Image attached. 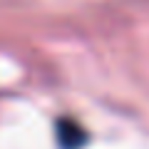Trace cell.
I'll list each match as a JSON object with an SVG mask.
<instances>
[{
  "label": "cell",
  "instance_id": "1",
  "mask_svg": "<svg viewBox=\"0 0 149 149\" xmlns=\"http://www.w3.org/2000/svg\"><path fill=\"white\" fill-rule=\"evenodd\" d=\"M85 139L87 134L77 122H72V119H60L57 122V142L62 149H80L85 144Z\"/></svg>",
  "mask_w": 149,
  "mask_h": 149
}]
</instances>
